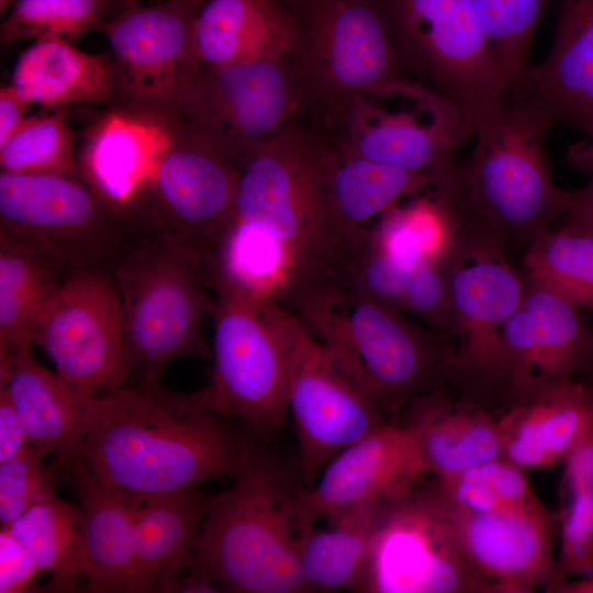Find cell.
<instances>
[{
	"instance_id": "cell-5",
	"label": "cell",
	"mask_w": 593,
	"mask_h": 593,
	"mask_svg": "<svg viewBox=\"0 0 593 593\" xmlns=\"http://www.w3.org/2000/svg\"><path fill=\"white\" fill-rule=\"evenodd\" d=\"M326 149L287 128L248 152L239 163L234 217L266 228L286 247L293 265V283L286 302L309 284L337 283L347 260L367 239H349L328 213Z\"/></svg>"
},
{
	"instance_id": "cell-3",
	"label": "cell",
	"mask_w": 593,
	"mask_h": 593,
	"mask_svg": "<svg viewBox=\"0 0 593 593\" xmlns=\"http://www.w3.org/2000/svg\"><path fill=\"white\" fill-rule=\"evenodd\" d=\"M284 307L389 415L454 378L455 349L395 306L323 281Z\"/></svg>"
},
{
	"instance_id": "cell-20",
	"label": "cell",
	"mask_w": 593,
	"mask_h": 593,
	"mask_svg": "<svg viewBox=\"0 0 593 593\" xmlns=\"http://www.w3.org/2000/svg\"><path fill=\"white\" fill-rule=\"evenodd\" d=\"M446 504L465 552L496 593L548 592L559 581L555 542L560 511H550L539 499L490 512Z\"/></svg>"
},
{
	"instance_id": "cell-24",
	"label": "cell",
	"mask_w": 593,
	"mask_h": 593,
	"mask_svg": "<svg viewBox=\"0 0 593 593\" xmlns=\"http://www.w3.org/2000/svg\"><path fill=\"white\" fill-rule=\"evenodd\" d=\"M503 457L526 469H549L593 429V380L556 383L510 405L496 419Z\"/></svg>"
},
{
	"instance_id": "cell-11",
	"label": "cell",
	"mask_w": 593,
	"mask_h": 593,
	"mask_svg": "<svg viewBox=\"0 0 593 593\" xmlns=\"http://www.w3.org/2000/svg\"><path fill=\"white\" fill-rule=\"evenodd\" d=\"M304 89L290 55L200 64L187 93L161 126L168 134L210 138L239 165L248 152L288 128Z\"/></svg>"
},
{
	"instance_id": "cell-35",
	"label": "cell",
	"mask_w": 593,
	"mask_h": 593,
	"mask_svg": "<svg viewBox=\"0 0 593 593\" xmlns=\"http://www.w3.org/2000/svg\"><path fill=\"white\" fill-rule=\"evenodd\" d=\"M459 217L450 201L439 192L381 214L370 231L372 242L395 260L417 268L424 261L445 260L458 237Z\"/></svg>"
},
{
	"instance_id": "cell-16",
	"label": "cell",
	"mask_w": 593,
	"mask_h": 593,
	"mask_svg": "<svg viewBox=\"0 0 593 593\" xmlns=\"http://www.w3.org/2000/svg\"><path fill=\"white\" fill-rule=\"evenodd\" d=\"M199 7L175 0L137 4L102 25L115 66V110L159 125L172 113L200 66L193 47Z\"/></svg>"
},
{
	"instance_id": "cell-26",
	"label": "cell",
	"mask_w": 593,
	"mask_h": 593,
	"mask_svg": "<svg viewBox=\"0 0 593 593\" xmlns=\"http://www.w3.org/2000/svg\"><path fill=\"white\" fill-rule=\"evenodd\" d=\"M127 497L144 592H176L180 572L192 561L211 497L195 486Z\"/></svg>"
},
{
	"instance_id": "cell-39",
	"label": "cell",
	"mask_w": 593,
	"mask_h": 593,
	"mask_svg": "<svg viewBox=\"0 0 593 593\" xmlns=\"http://www.w3.org/2000/svg\"><path fill=\"white\" fill-rule=\"evenodd\" d=\"M75 136L65 108L27 116L0 147L1 171L77 176Z\"/></svg>"
},
{
	"instance_id": "cell-55",
	"label": "cell",
	"mask_w": 593,
	"mask_h": 593,
	"mask_svg": "<svg viewBox=\"0 0 593 593\" xmlns=\"http://www.w3.org/2000/svg\"><path fill=\"white\" fill-rule=\"evenodd\" d=\"M592 443H593V430H592Z\"/></svg>"
},
{
	"instance_id": "cell-36",
	"label": "cell",
	"mask_w": 593,
	"mask_h": 593,
	"mask_svg": "<svg viewBox=\"0 0 593 593\" xmlns=\"http://www.w3.org/2000/svg\"><path fill=\"white\" fill-rule=\"evenodd\" d=\"M525 265L529 280L575 307L593 306V231L573 223L538 234Z\"/></svg>"
},
{
	"instance_id": "cell-53",
	"label": "cell",
	"mask_w": 593,
	"mask_h": 593,
	"mask_svg": "<svg viewBox=\"0 0 593 593\" xmlns=\"http://www.w3.org/2000/svg\"><path fill=\"white\" fill-rule=\"evenodd\" d=\"M175 1H182V2H188V3H193V4L201 5L206 0H175Z\"/></svg>"
},
{
	"instance_id": "cell-31",
	"label": "cell",
	"mask_w": 593,
	"mask_h": 593,
	"mask_svg": "<svg viewBox=\"0 0 593 593\" xmlns=\"http://www.w3.org/2000/svg\"><path fill=\"white\" fill-rule=\"evenodd\" d=\"M409 422L415 429L430 473L447 478L502 457L496 419L470 403H452L432 392L415 400Z\"/></svg>"
},
{
	"instance_id": "cell-27",
	"label": "cell",
	"mask_w": 593,
	"mask_h": 593,
	"mask_svg": "<svg viewBox=\"0 0 593 593\" xmlns=\"http://www.w3.org/2000/svg\"><path fill=\"white\" fill-rule=\"evenodd\" d=\"M91 127L78 159L82 180L112 202L133 201L169 141L167 131L158 123L118 110Z\"/></svg>"
},
{
	"instance_id": "cell-41",
	"label": "cell",
	"mask_w": 593,
	"mask_h": 593,
	"mask_svg": "<svg viewBox=\"0 0 593 593\" xmlns=\"http://www.w3.org/2000/svg\"><path fill=\"white\" fill-rule=\"evenodd\" d=\"M496 54L507 88L528 66L529 47L546 0H471Z\"/></svg>"
},
{
	"instance_id": "cell-28",
	"label": "cell",
	"mask_w": 593,
	"mask_h": 593,
	"mask_svg": "<svg viewBox=\"0 0 593 593\" xmlns=\"http://www.w3.org/2000/svg\"><path fill=\"white\" fill-rule=\"evenodd\" d=\"M448 167V166H447ZM440 171H413L340 149H326L324 188L328 213L353 242L362 243L369 231L362 224L382 214L407 194L437 186Z\"/></svg>"
},
{
	"instance_id": "cell-33",
	"label": "cell",
	"mask_w": 593,
	"mask_h": 593,
	"mask_svg": "<svg viewBox=\"0 0 593 593\" xmlns=\"http://www.w3.org/2000/svg\"><path fill=\"white\" fill-rule=\"evenodd\" d=\"M211 278L223 279L261 299L284 304L293 265L286 247L266 228L234 217L206 264Z\"/></svg>"
},
{
	"instance_id": "cell-19",
	"label": "cell",
	"mask_w": 593,
	"mask_h": 593,
	"mask_svg": "<svg viewBox=\"0 0 593 593\" xmlns=\"http://www.w3.org/2000/svg\"><path fill=\"white\" fill-rule=\"evenodd\" d=\"M581 373H593V329L578 307L528 279L502 332L501 387L510 405Z\"/></svg>"
},
{
	"instance_id": "cell-51",
	"label": "cell",
	"mask_w": 593,
	"mask_h": 593,
	"mask_svg": "<svg viewBox=\"0 0 593 593\" xmlns=\"http://www.w3.org/2000/svg\"><path fill=\"white\" fill-rule=\"evenodd\" d=\"M115 3L121 2L125 9L137 5L136 0H114Z\"/></svg>"
},
{
	"instance_id": "cell-30",
	"label": "cell",
	"mask_w": 593,
	"mask_h": 593,
	"mask_svg": "<svg viewBox=\"0 0 593 593\" xmlns=\"http://www.w3.org/2000/svg\"><path fill=\"white\" fill-rule=\"evenodd\" d=\"M5 387L31 446L52 454L56 468L70 462L85 434L88 399L41 365L31 345L14 351L13 372Z\"/></svg>"
},
{
	"instance_id": "cell-54",
	"label": "cell",
	"mask_w": 593,
	"mask_h": 593,
	"mask_svg": "<svg viewBox=\"0 0 593 593\" xmlns=\"http://www.w3.org/2000/svg\"><path fill=\"white\" fill-rule=\"evenodd\" d=\"M571 223V222H570ZM575 224V223H573ZM577 225H580V226H583V227H586V228H590L593 231V222L592 223H588V224H577Z\"/></svg>"
},
{
	"instance_id": "cell-9",
	"label": "cell",
	"mask_w": 593,
	"mask_h": 593,
	"mask_svg": "<svg viewBox=\"0 0 593 593\" xmlns=\"http://www.w3.org/2000/svg\"><path fill=\"white\" fill-rule=\"evenodd\" d=\"M290 57L305 89L344 115L361 96L401 75L385 7L377 0H299Z\"/></svg>"
},
{
	"instance_id": "cell-7",
	"label": "cell",
	"mask_w": 593,
	"mask_h": 593,
	"mask_svg": "<svg viewBox=\"0 0 593 593\" xmlns=\"http://www.w3.org/2000/svg\"><path fill=\"white\" fill-rule=\"evenodd\" d=\"M134 382L161 381L180 358H212L203 323L214 298L203 257L165 235L152 238L114 271Z\"/></svg>"
},
{
	"instance_id": "cell-4",
	"label": "cell",
	"mask_w": 593,
	"mask_h": 593,
	"mask_svg": "<svg viewBox=\"0 0 593 593\" xmlns=\"http://www.w3.org/2000/svg\"><path fill=\"white\" fill-rule=\"evenodd\" d=\"M210 500L189 571L236 592H311L299 560L302 486L261 458Z\"/></svg>"
},
{
	"instance_id": "cell-52",
	"label": "cell",
	"mask_w": 593,
	"mask_h": 593,
	"mask_svg": "<svg viewBox=\"0 0 593 593\" xmlns=\"http://www.w3.org/2000/svg\"><path fill=\"white\" fill-rule=\"evenodd\" d=\"M13 0H0V12L1 14L11 5Z\"/></svg>"
},
{
	"instance_id": "cell-37",
	"label": "cell",
	"mask_w": 593,
	"mask_h": 593,
	"mask_svg": "<svg viewBox=\"0 0 593 593\" xmlns=\"http://www.w3.org/2000/svg\"><path fill=\"white\" fill-rule=\"evenodd\" d=\"M57 286L26 254L0 243V342L13 351L31 345L36 322Z\"/></svg>"
},
{
	"instance_id": "cell-32",
	"label": "cell",
	"mask_w": 593,
	"mask_h": 593,
	"mask_svg": "<svg viewBox=\"0 0 593 593\" xmlns=\"http://www.w3.org/2000/svg\"><path fill=\"white\" fill-rule=\"evenodd\" d=\"M383 505V504H382ZM381 505H363L302 527L299 560L311 591L362 592L374 521Z\"/></svg>"
},
{
	"instance_id": "cell-34",
	"label": "cell",
	"mask_w": 593,
	"mask_h": 593,
	"mask_svg": "<svg viewBox=\"0 0 593 593\" xmlns=\"http://www.w3.org/2000/svg\"><path fill=\"white\" fill-rule=\"evenodd\" d=\"M41 572L52 573L46 592H75L82 574L81 521L78 506L57 492L33 505L9 526Z\"/></svg>"
},
{
	"instance_id": "cell-8",
	"label": "cell",
	"mask_w": 593,
	"mask_h": 593,
	"mask_svg": "<svg viewBox=\"0 0 593 593\" xmlns=\"http://www.w3.org/2000/svg\"><path fill=\"white\" fill-rule=\"evenodd\" d=\"M214 290L211 404L258 440L282 429L288 410L286 307L211 278Z\"/></svg>"
},
{
	"instance_id": "cell-44",
	"label": "cell",
	"mask_w": 593,
	"mask_h": 593,
	"mask_svg": "<svg viewBox=\"0 0 593 593\" xmlns=\"http://www.w3.org/2000/svg\"><path fill=\"white\" fill-rule=\"evenodd\" d=\"M447 259L424 261L414 271L398 309L427 322L434 332L450 334L452 302Z\"/></svg>"
},
{
	"instance_id": "cell-17",
	"label": "cell",
	"mask_w": 593,
	"mask_h": 593,
	"mask_svg": "<svg viewBox=\"0 0 593 593\" xmlns=\"http://www.w3.org/2000/svg\"><path fill=\"white\" fill-rule=\"evenodd\" d=\"M502 237L460 219L448 257L452 321L459 337L455 377L480 388L501 387V346L505 323L519 306L526 284L507 264Z\"/></svg>"
},
{
	"instance_id": "cell-1",
	"label": "cell",
	"mask_w": 593,
	"mask_h": 593,
	"mask_svg": "<svg viewBox=\"0 0 593 593\" xmlns=\"http://www.w3.org/2000/svg\"><path fill=\"white\" fill-rule=\"evenodd\" d=\"M258 457L247 433L211 404L205 389L179 393L153 381L88 399L85 434L70 462L104 486L138 496L236 478Z\"/></svg>"
},
{
	"instance_id": "cell-48",
	"label": "cell",
	"mask_w": 593,
	"mask_h": 593,
	"mask_svg": "<svg viewBox=\"0 0 593 593\" xmlns=\"http://www.w3.org/2000/svg\"><path fill=\"white\" fill-rule=\"evenodd\" d=\"M30 105L11 85L0 88V147L26 120Z\"/></svg>"
},
{
	"instance_id": "cell-6",
	"label": "cell",
	"mask_w": 593,
	"mask_h": 593,
	"mask_svg": "<svg viewBox=\"0 0 593 593\" xmlns=\"http://www.w3.org/2000/svg\"><path fill=\"white\" fill-rule=\"evenodd\" d=\"M549 127L526 102L505 100L473 125L477 143L466 166H456L441 191L458 214L501 237L548 230L562 211L545 136Z\"/></svg>"
},
{
	"instance_id": "cell-15",
	"label": "cell",
	"mask_w": 593,
	"mask_h": 593,
	"mask_svg": "<svg viewBox=\"0 0 593 593\" xmlns=\"http://www.w3.org/2000/svg\"><path fill=\"white\" fill-rule=\"evenodd\" d=\"M338 149L413 171H440L473 132L449 98L403 76L356 100L343 115Z\"/></svg>"
},
{
	"instance_id": "cell-10",
	"label": "cell",
	"mask_w": 593,
	"mask_h": 593,
	"mask_svg": "<svg viewBox=\"0 0 593 593\" xmlns=\"http://www.w3.org/2000/svg\"><path fill=\"white\" fill-rule=\"evenodd\" d=\"M362 592L496 593L465 552L435 482L380 506Z\"/></svg>"
},
{
	"instance_id": "cell-12",
	"label": "cell",
	"mask_w": 593,
	"mask_h": 593,
	"mask_svg": "<svg viewBox=\"0 0 593 593\" xmlns=\"http://www.w3.org/2000/svg\"><path fill=\"white\" fill-rule=\"evenodd\" d=\"M407 64L472 124L505 100L507 80L471 0H385Z\"/></svg>"
},
{
	"instance_id": "cell-40",
	"label": "cell",
	"mask_w": 593,
	"mask_h": 593,
	"mask_svg": "<svg viewBox=\"0 0 593 593\" xmlns=\"http://www.w3.org/2000/svg\"><path fill=\"white\" fill-rule=\"evenodd\" d=\"M114 0H16L0 27L2 43L61 38L74 43L90 30L102 29Z\"/></svg>"
},
{
	"instance_id": "cell-14",
	"label": "cell",
	"mask_w": 593,
	"mask_h": 593,
	"mask_svg": "<svg viewBox=\"0 0 593 593\" xmlns=\"http://www.w3.org/2000/svg\"><path fill=\"white\" fill-rule=\"evenodd\" d=\"M283 322L288 410L296 435L299 471L310 488L339 451L391 422L287 307Z\"/></svg>"
},
{
	"instance_id": "cell-22",
	"label": "cell",
	"mask_w": 593,
	"mask_h": 593,
	"mask_svg": "<svg viewBox=\"0 0 593 593\" xmlns=\"http://www.w3.org/2000/svg\"><path fill=\"white\" fill-rule=\"evenodd\" d=\"M505 98L528 103L549 128L593 134V0H562L551 51Z\"/></svg>"
},
{
	"instance_id": "cell-38",
	"label": "cell",
	"mask_w": 593,
	"mask_h": 593,
	"mask_svg": "<svg viewBox=\"0 0 593 593\" xmlns=\"http://www.w3.org/2000/svg\"><path fill=\"white\" fill-rule=\"evenodd\" d=\"M570 503L561 512L559 580L593 572V443L592 432L562 461Z\"/></svg>"
},
{
	"instance_id": "cell-2",
	"label": "cell",
	"mask_w": 593,
	"mask_h": 593,
	"mask_svg": "<svg viewBox=\"0 0 593 593\" xmlns=\"http://www.w3.org/2000/svg\"><path fill=\"white\" fill-rule=\"evenodd\" d=\"M157 235L139 198L112 202L77 176L0 174V243L26 254L58 284L85 273L114 275Z\"/></svg>"
},
{
	"instance_id": "cell-18",
	"label": "cell",
	"mask_w": 593,
	"mask_h": 593,
	"mask_svg": "<svg viewBox=\"0 0 593 593\" xmlns=\"http://www.w3.org/2000/svg\"><path fill=\"white\" fill-rule=\"evenodd\" d=\"M138 194L160 235L212 258L235 215L239 165L216 143L171 133Z\"/></svg>"
},
{
	"instance_id": "cell-25",
	"label": "cell",
	"mask_w": 593,
	"mask_h": 593,
	"mask_svg": "<svg viewBox=\"0 0 593 593\" xmlns=\"http://www.w3.org/2000/svg\"><path fill=\"white\" fill-rule=\"evenodd\" d=\"M296 21L277 0H206L195 15L194 55L209 66L290 55Z\"/></svg>"
},
{
	"instance_id": "cell-42",
	"label": "cell",
	"mask_w": 593,
	"mask_h": 593,
	"mask_svg": "<svg viewBox=\"0 0 593 593\" xmlns=\"http://www.w3.org/2000/svg\"><path fill=\"white\" fill-rule=\"evenodd\" d=\"M47 454L30 446L20 455L0 462V522L9 526L36 503L57 492L60 474L45 462Z\"/></svg>"
},
{
	"instance_id": "cell-21",
	"label": "cell",
	"mask_w": 593,
	"mask_h": 593,
	"mask_svg": "<svg viewBox=\"0 0 593 593\" xmlns=\"http://www.w3.org/2000/svg\"><path fill=\"white\" fill-rule=\"evenodd\" d=\"M414 427L389 423L339 451L317 483L302 486L303 525H316L363 505L398 499L429 474Z\"/></svg>"
},
{
	"instance_id": "cell-29",
	"label": "cell",
	"mask_w": 593,
	"mask_h": 593,
	"mask_svg": "<svg viewBox=\"0 0 593 593\" xmlns=\"http://www.w3.org/2000/svg\"><path fill=\"white\" fill-rule=\"evenodd\" d=\"M115 66L111 52L90 54L61 38L36 40L15 61L10 85L45 108L111 103Z\"/></svg>"
},
{
	"instance_id": "cell-49",
	"label": "cell",
	"mask_w": 593,
	"mask_h": 593,
	"mask_svg": "<svg viewBox=\"0 0 593 593\" xmlns=\"http://www.w3.org/2000/svg\"><path fill=\"white\" fill-rule=\"evenodd\" d=\"M561 214L575 224L593 222V177L582 189L563 191Z\"/></svg>"
},
{
	"instance_id": "cell-43",
	"label": "cell",
	"mask_w": 593,
	"mask_h": 593,
	"mask_svg": "<svg viewBox=\"0 0 593 593\" xmlns=\"http://www.w3.org/2000/svg\"><path fill=\"white\" fill-rule=\"evenodd\" d=\"M416 269L383 250L370 237L344 266L337 284L398 307Z\"/></svg>"
},
{
	"instance_id": "cell-50",
	"label": "cell",
	"mask_w": 593,
	"mask_h": 593,
	"mask_svg": "<svg viewBox=\"0 0 593 593\" xmlns=\"http://www.w3.org/2000/svg\"><path fill=\"white\" fill-rule=\"evenodd\" d=\"M567 159L570 164L590 172L593 177V134L589 138L572 145L568 152Z\"/></svg>"
},
{
	"instance_id": "cell-47",
	"label": "cell",
	"mask_w": 593,
	"mask_h": 593,
	"mask_svg": "<svg viewBox=\"0 0 593 593\" xmlns=\"http://www.w3.org/2000/svg\"><path fill=\"white\" fill-rule=\"evenodd\" d=\"M31 446L9 390L0 385V462L11 459Z\"/></svg>"
},
{
	"instance_id": "cell-23",
	"label": "cell",
	"mask_w": 593,
	"mask_h": 593,
	"mask_svg": "<svg viewBox=\"0 0 593 593\" xmlns=\"http://www.w3.org/2000/svg\"><path fill=\"white\" fill-rule=\"evenodd\" d=\"M81 521L82 592H144L130 500L101 484L78 462L63 466Z\"/></svg>"
},
{
	"instance_id": "cell-45",
	"label": "cell",
	"mask_w": 593,
	"mask_h": 593,
	"mask_svg": "<svg viewBox=\"0 0 593 593\" xmlns=\"http://www.w3.org/2000/svg\"><path fill=\"white\" fill-rule=\"evenodd\" d=\"M455 475L484 486L505 502L525 503L539 499L525 474V469L503 456Z\"/></svg>"
},
{
	"instance_id": "cell-46",
	"label": "cell",
	"mask_w": 593,
	"mask_h": 593,
	"mask_svg": "<svg viewBox=\"0 0 593 593\" xmlns=\"http://www.w3.org/2000/svg\"><path fill=\"white\" fill-rule=\"evenodd\" d=\"M38 569L27 549L7 527L0 532V593H25L36 590Z\"/></svg>"
},
{
	"instance_id": "cell-13",
	"label": "cell",
	"mask_w": 593,
	"mask_h": 593,
	"mask_svg": "<svg viewBox=\"0 0 593 593\" xmlns=\"http://www.w3.org/2000/svg\"><path fill=\"white\" fill-rule=\"evenodd\" d=\"M57 373L82 399L111 393L131 376L121 295L113 275L85 273L59 283L32 334Z\"/></svg>"
}]
</instances>
